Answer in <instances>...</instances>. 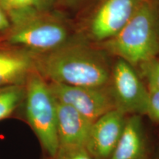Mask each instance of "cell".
I'll use <instances>...</instances> for the list:
<instances>
[{
  "label": "cell",
  "mask_w": 159,
  "mask_h": 159,
  "mask_svg": "<svg viewBox=\"0 0 159 159\" xmlns=\"http://www.w3.org/2000/svg\"><path fill=\"white\" fill-rule=\"evenodd\" d=\"M67 37V30L60 20L38 11L11 22L5 41L39 55L64 45Z\"/></svg>",
  "instance_id": "277c9868"
},
{
  "label": "cell",
  "mask_w": 159,
  "mask_h": 159,
  "mask_svg": "<svg viewBox=\"0 0 159 159\" xmlns=\"http://www.w3.org/2000/svg\"><path fill=\"white\" fill-rule=\"evenodd\" d=\"M148 102L146 115L151 121L159 124V89L148 85Z\"/></svg>",
  "instance_id": "5bb4252c"
},
{
  "label": "cell",
  "mask_w": 159,
  "mask_h": 159,
  "mask_svg": "<svg viewBox=\"0 0 159 159\" xmlns=\"http://www.w3.org/2000/svg\"></svg>",
  "instance_id": "44dd1931"
},
{
  "label": "cell",
  "mask_w": 159,
  "mask_h": 159,
  "mask_svg": "<svg viewBox=\"0 0 159 159\" xmlns=\"http://www.w3.org/2000/svg\"><path fill=\"white\" fill-rule=\"evenodd\" d=\"M108 52L131 66L142 65L159 52L153 11L143 0L130 21L114 37L103 41Z\"/></svg>",
  "instance_id": "7a4b0ae2"
},
{
  "label": "cell",
  "mask_w": 159,
  "mask_h": 159,
  "mask_svg": "<svg viewBox=\"0 0 159 159\" xmlns=\"http://www.w3.org/2000/svg\"><path fill=\"white\" fill-rule=\"evenodd\" d=\"M49 85L57 102L72 107L91 122L116 109L114 97L108 86H74L51 82Z\"/></svg>",
  "instance_id": "5b68a950"
},
{
  "label": "cell",
  "mask_w": 159,
  "mask_h": 159,
  "mask_svg": "<svg viewBox=\"0 0 159 159\" xmlns=\"http://www.w3.org/2000/svg\"><path fill=\"white\" fill-rule=\"evenodd\" d=\"M55 159H96L89 153L86 148H83L78 150L72 151L64 156L57 157Z\"/></svg>",
  "instance_id": "2e32d148"
},
{
  "label": "cell",
  "mask_w": 159,
  "mask_h": 159,
  "mask_svg": "<svg viewBox=\"0 0 159 159\" xmlns=\"http://www.w3.org/2000/svg\"><path fill=\"white\" fill-rule=\"evenodd\" d=\"M55 1L56 0H38L40 11H46L55 3Z\"/></svg>",
  "instance_id": "ac0fdd59"
},
{
  "label": "cell",
  "mask_w": 159,
  "mask_h": 159,
  "mask_svg": "<svg viewBox=\"0 0 159 159\" xmlns=\"http://www.w3.org/2000/svg\"><path fill=\"white\" fill-rule=\"evenodd\" d=\"M143 0H104L91 21V34L105 41L114 37L135 14Z\"/></svg>",
  "instance_id": "52a82bcc"
},
{
  "label": "cell",
  "mask_w": 159,
  "mask_h": 159,
  "mask_svg": "<svg viewBox=\"0 0 159 159\" xmlns=\"http://www.w3.org/2000/svg\"><path fill=\"white\" fill-rule=\"evenodd\" d=\"M11 27V21L5 12L0 6V33L7 32Z\"/></svg>",
  "instance_id": "e0dca14e"
},
{
  "label": "cell",
  "mask_w": 159,
  "mask_h": 159,
  "mask_svg": "<svg viewBox=\"0 0 159 159\" xmlns=\"http://www.w3.org/2000/svg\"><path fill=\"white\" fill-rule=\"evenodd\" d=\"M25 97V85L0 89V121L11 117L21 106Z\"/></svg>",
  "instance_id": "7c38bea8"
},
{
  "label": "cell",
  "mask_w": 159,
  "mask_h": 159,
  "mask_svg": "<svg viewBox=\"0 0 159 159\" xmlns=\"http://www.w3.org/2000/svg\"><path fill=\"white\" fill-rule=\"evenodd\" d=\"M142 116L130 115L109 159H148V146Z\"/></svg>",
  "instance_id": "8fae6325"
},
{
  "label": "cell",
  "mask_w": 159,
  "mask_h": 159,
  "mask_svg": "<svg viewBox=\"0 0 159 159\" xmlns=\"http://www.w3.org/2000/svg\"><path fill=\"white\" fill-rule=\"evenodd\" d=\"M92 123L72 107L57 101L56 158L85 148Z\"/></svg>",
  "instance_id": "ba28073f"
},
{
  "label": "cell",
  "mask_w": 159,
  "mask_h": 159,
  "mask_svg": "<svg viewBox=\"0 0 159 159\" xmlns=\"http://www.w3.org/2000/svg\"><path fill=\"white\" fill-rule=\"evenodd\" d=\"M126 115L118 109L109 111L92 123L85 148L96 159H109L124 129Z\"/></svg>",
  "instance_id": "9c48e42d"
},
{
  "label": "cell",
  "mask_w": 159,
  "mask_h": 159,
  "mask_svg": "<svg viewBox=\"0 0 159 159\" xmlns=\"http://www.w3.org/2000/svg\"><path fill=\"white\" fill-rule=\"evenodd\" d=\"M24 114L40 144L51 159L56 158L58 142L57 134V100L49 82L33 69L25 83Z\"/></svg>",
  "instance_id": "3957f363"
},
{
  "label": "cell",
  "mask_w": 159,
  "mask_h": 159,
  "mask_svg": "<svg viewBox=\"0 0 159 159\" xmlns=\"http://www.w3.org/2000/svg\"><path fill=\"white\" fill-rule=\"evenodd\" d=\"M35 69L51 83L104 87L111 81V71L100 55L85 47L66 43L49 52L35 55Z\"/></svg>",
  "instance_id": "6da1fadb"
},
{
  "label": "cell",
  "mask_w": 159,
  "mask_h": 159,
  "mask_svg": "<svg viewBox=\"0 0 159 159\" xmlns=\"http://www.w3.org/2000/svg\"><path fill=\"white\" fill-rule=\"evenodd\" d=\"M77 0H63L65 4H67V5H73V4L76 2Z\"/></svg>",
  "instance_id": "d6986e66"
},
{
  "label": "cell",
  "mask_w": 159,
  "mask_h": 159,
  "mask_svg": "<svg viewBox=\"0 0 159 159\" xmlns=\"http://www.w3.org/2000/svg\"><path fill=\"white\" fill-rule=\"evenodd\" d=\"M142 70L148 85L159 89V61L156 57L147 61L142 65Z\"/></svg>",
  "instance_id": "9a60e30c"
},
{
  "label": "cell",
  "mask_w": 159,
  "mask_h": 159,
  "mask_svg": "<svg viewBox=\"0 0 159 159\" xmlns=\"http://www.w3.org/2000/svg\"><path fill=\"white\" fill-rule=\"evenodd\" d=\"M154 159H159V146L158 148V150H157V152L156 153V156H155Z\"/></svg>",
  "instance_id": "ffe728a7"
},
{
  "label": "cell",
  "mask_w": 159,
  "mask_h": 159,
  "mask_svg": "<svg viewBox=\"0 0 159 159\" xmlns=\"http://www.w3.org/2000/svg\"><path fill=\"white\" fill-rule=\"evenodd\" d=\"M0 6L11 22L40 11L38 0H0Z\"/></svg>",
  "instance_id": "4fadbf2b"
},
{
  "label": "cell",
  "mask_w": 159,
  "mask_h": 159,
  "mask_svg": "<svg viewBox=\"0 0 159 159\" xmlns=\"http://www.w3.org/2000/svg\"><path fill=\"white\" fill-rule=\"evenodd\" d=\"M110 83L116 109L125 115H146L148 90L133 66L119 59L111 71Z\"/></svg>",
  "instance_id": "8992f818"
},
{
  "label": "cell",
  "mask_w": 159,
  "mask_h": 159,
  "mask_svg": "<svg viewBox=\"0 0 159 159\" xmlns=\"http://www.w3.org/2000/svg\"><path fill=\"white\" fill-rule=\"evenodd\" d=\"M35 69V54L20 47H0V89L25 85Z\"/></svg>",
  "instance_id": "30bf717a"
}]
</instances>
